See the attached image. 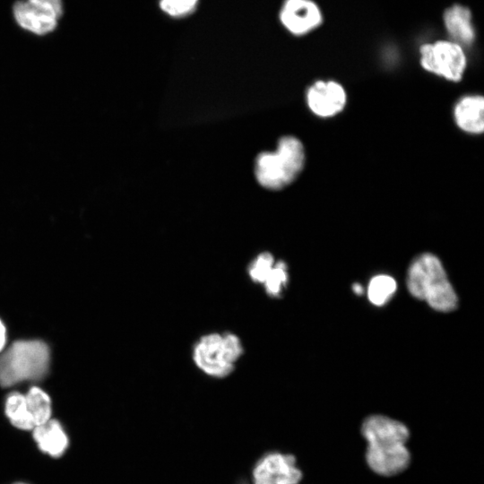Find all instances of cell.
I'll use <instances>...</instances> for the list:
<instances>
[{
	"label": "cell",
	"instance_id": "1",
	"mask_svg": "<svg viewBox=\"0 0 484 484\" xmlns=\"http://www.w3.org/2000/svg\"><path fill=\"white\" fill-rule=\"evenodd\" d=\"M407 287L412 296L425 300L436 310L448 312L457 307L454 290L440 260L432 254H422L412 261L408 270Z\"/></svg>",
	"mask_w": 484,
	"mask_h": 484
},
{
	"label": "cell",
	"instance_id": "2",
	"mask_svg": "<svg viewBox=\"0 0 484 484\" xmlns=\"http://www.w3.org/2000/svg\"><path fill=\"white\" fill-rule=\"evenodd\" d=\"M50 350L39 340H21L0 355V385L11 387L24 381H39L48 373Z\"/></svg>",
	"mask_w": 484,
	"mask_h": 484
},
{
	"label": "cell",
	"instance_id": "3",
	"mask_svg": "<svg viewBox=\"0 0 484 484\" xmlns=\"http://www.w3.org/2000/svg\"><path fill=\"white\" fill-rule=\"evenodd\" d=\"M305 158L302 143L294 136H283L279 140L275 151H264L257 155L255 164L256 180L264 188L281 189L299 175Z\"/></svg>",
	"mask_w": 484,
	"mask_h": 484
},
{
	"label": "cell",
	"instance_id": "4",
	"mask_svg": "<svg viewBox=\"0 0 484 484\" xmlns=\"http://www.w3.org/2000/svg\"><path fill=\"white\" fill-rule=\"evenodd\" d=\"M243 353L240 339L234 333H209L196 342L193 350L195 365L214 377L229 376Z\"/></svg>",
	"mask_w": 484,
	"mask_h": 484
},
{
	"label": "cell",
	"instance_id": "5",
	"mask_svg": "<svg viewBox=\"0 0 484 484\" xmlns=\"http://www.w3.org/2000/svg\"><path fill=\"white\" fill-rule=\"evenodd\" d=\"M419 53L420 65L428 72L453 82L462 79L467 58L458 43L451 39L425 43L420 46Z\"/></svg>",
	"mask_w": 484,
	"mask_h": 484
},
{
	"label": "cell",
	"instance_id": "6",
	"mask_svg": "<svg viewBox=\"0 0 484 484\" xmlns=\"http://www.w3.org/2000/svg\"><path fill=\"white\" fill-rule=\"evenodd\" d=\"M279 20L287 31L300 37L318 29L324 22V15L314 0H284Z\"/></svg>",
	"mask_w": 484,
	"mask_h": 484
},
{
	"label": "cell",
	"instance_id": "7",
	"mask_svg": "<svg viewBox=\"0 0 484 484\" xmlns=\"http://www.w3.org/2000/svg\"><path fill=\"white\" fill-rule=\"evenodd\" d=\"M253 477L255 484H298L302 473L293 455L272 453L258 462Z\"/></svg>",
	"mask_w": 484,
	"mask_h": 484
},
{
	"label": "cell",
	"instance_id": "8",
	"mask_svg": "<svg viewBox=\"0 0 484 484\" xmlns=\"http://www.w3.org/2000/svg\"><path fill=\"white\" fill-rule=\"evenodd\" d=\"M366 461L381 476H393L403 471L411 462L406 444L367 445Z\"/></svg>",
	"mask_w": 484,
	"mask_h": 484
},
{
	"label": "cell",
	"instance_id": "9",
	"mask_svg": "<svg viewBox=\"0 0 484 484\" xmlns=\"http://www.w3.org/2000/svg\"><path fill=\"white\" fill-rule=\"evenodd\" d=\"M307 101L318 117H329L341 112L347 101L343 87L333 81H318L309 87Z\"/></svg>",
	"mask_w": 484,
	"mask_h": 484
},
{
	"label": "cell",
	"instance_id": "10",
	"mask_svg": "<svg viewBox=\"0 0 484 484\" xmlns=\"http://www.w3.org/2000/svg\"><path fill=\"white\" fill-rule=\"evenodd\" d=\"M361 433L367 445L406 444L408 428L402 422L383 415H373L362 423Z\"/></svg>",
	"mask_w": 484,
	"mask_h": 484
},
{
	"label": "cell",
	"instance_id": "11",
	"mask_svg": "<svg viewBox=\"0 0 484 484\" xmlns=\"http://www.w3.org/2000/svg\"><path fill=\"white\" fill-rule=\"evenodd\" d=\"M13 13L15 21L22 28L38 35L53 31L59 19L51 12L27 0L16 2L13 7Z\"/></svg>",
	"mask_w": 484,
	"mask_h": 484
},
{
	"label": "cell",
	"instance_id": "12",
	"mask_svg": "<svg viewBox=\"0 0 484 484\" xmlns=\"http://www.w3.org/2000/svg\"><path fill=\"white\" fill-rule=\"evenodd\" d=\"M444 27L450 39L462 46H469L476 39V31L469 7L454 4L443 13Z\"/></svg>",
	"mask_w": 484,
	"mask_h": 484
},
{
	"label": "cell",
	"instance_id": "13",
	"mask_svg": "<svg viewBox=\"0 0 484 484\" xmlns=\"http://www.w3.org/2000/svg\"><path fill=\"white\" fill-rule=\"evenodd\" d=\"M31 431L39 449L51 457L62 456L68 448V436L62 424L56 419H50L34 427Z\"/></svg>",
	"mask_w": 484,
	"mask_h": 484
},
{
	"label": "cell",
	"instance_id": "14",
	"mask_svg": "<svg viewBox=\"0 0 484 484\" xmlns=\"http://www.w3.org/2000/svg\"><path fill=\"white\" fill-rule=\"evenodd\" d=\"M484 100L481 96L469 95L462 98L454 108L457 125L464 132L480 134L484 129Z\"/></svg>",
	"mask_w": 484,
	"mask_h": 484
},
{
	"label": "cell",
	"instance_id": "15",
	"mask_svg": "<svg viewBox=\"0 0 484 484\" xmlns=\"http://www.w3.org/2000/svg\"><path fill=\"white\" fill-rule=\"evenodd\" d=\"M4 413L10 423L18 429L32 430L35 427L27 407L25 394L10 393L4 402Z\"/></svg>",
	"mask_w": 484,
	"mask_h": 484
},
{
	"label": "cell",
	"instance_id": "16",
	"mask_svg": "<svg viewBox=\"0 0 484 484\" xmlns=\"http://www.w3.org/2000/svg\"><path fill=\"white\" fill-rule=\"evenodd\" d=\"M27 407L35 427L48 421L52 414L49 395L40 387L33 385L25 394Z\"/></svg>",
	"mask_w": 484,
	"mask_h": 484
},
{
	"label": "cell",
	"instance_id": "17",
	"mask_svg": "<svg viewBox=\"0 0 484 484\" xmlns=\"http://www.w3.org/2000/svg\"><path fill=\"white\" fill-rule=\"evenodd\" d=\"M396 282L389 275L381 274L373 277L367 289L370 302L376 306L385 305L396 290Z\"/></svg>",
	"mask_w": 484,
	"mask_h": 484
},
{
	"label": "cell",
	"instance_id": "18",
	"mask_svg": "<svg viewBox=\"0 0 484 484\" xmlns=\"http://www.w3.org/2000/svg\"><path fill=\"white\" fill-rule=\"evenodd\" d=\"M288 282L287 265L283 261L275 262L270 273L263 283L266 293L272 298L281 295L283 288Z\"/></svg>",
	"mask_w": 484,
	"mask_h": 484
},
{
	"label": "cell",
	"instance_id": "19",
	"mask_svg": "<svg viewBox=\"0 0 484 484\" xmlns=\"http://www.w3.org/2000/svg\"><path fill=\"white\" fill-rule=\"evenodd\" d=\"M274 264V257L269 252L259 254L248 266L249 277L255 283H264Z\"/></svg>",
	"mask_w": 484,
	"mask_h": 484
},
{
	"label": "cell",
	"instance_id": "20",
	"mask_svg": "<svg viewBox=\"0 0 484 484\" xmlns=\"http://www.w3.org/2000/svg\"><path fill=\"white\" fill-rule=\"evenodd\" d=\"M199 0H159L160 10L168 16L183 18L194 13Z\"/></svg>",
	"mask_w": 484,
	"mask_h": 484
},
{
	"label": "cell",
	"instance_id": "21",
	"mask_svg": "<svg viewBox=\"0 0 484 484\" xmlns=\"http://www.w3.org/2000/svg\"><path fill=\"white\" fill-rule=\"evenodd\" d=\"M34 4H37L55 15L58 18L62 16L63 13V4L62 0H27Z\"/></svg>",
	"mask_w": 484,
	"mask_h": 484
},
{
	"label": "cell",
	"instance_id": "22",
	"mask_svg": "<svg viewBox=\"0 0 484 484\" xmlns=\"http://www.w3.org/2000/svg\"><path fill=\"white\" fill-rule=\"evenodd\" d=\"M6 343V328L3 321L0 319V352L3 351Z\"/></svg>",
	"mask_w": 484,
	"mask_h": 484
},
{
	"label": "cell",
	"instance_id": "23",
	"mask_svg": "<svg viewBox=\"0 0 484 484\" xmlns=\"http://www.w3.org/2000/svg\"><path fill=\"white\" fill-rule=\"evenodd\" d=\"M352 290L357 295H361L363 293V287L359 283H354L352 286Z\"/></svg>",
	"mask_w": 484,
	"mask_h": 484
},
{
	"label": "cell",
	"instance_id": "24",
	"mask_svg": "<svg viewBox=\"0 0 484 484\" xmlns=\"http://www.w3.org/2000/svg\"><path fill=\"white\" fill-rule=\"evenodd\" d=\"M13 484H27V483H24V482H16V483H13Z\"/></svg>",
	"mask_w": 484,
	"mask_h": 484
}]
</instances>
